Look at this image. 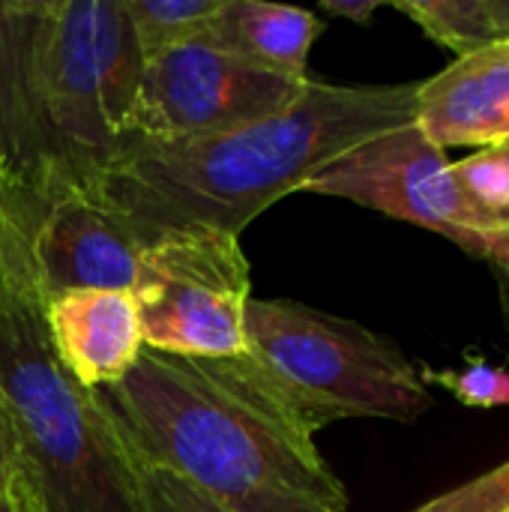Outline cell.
<instances>
[{"mask_svg": "<svg viewBox=\"0 0 509 512\" xmlns=\"http://www.w3.org/2000/svg\"><path fill=\"white\" fill-rule=\"evenodd\" d=\"M420 81L324 84L312 81L282 111L219 135L126 141L93 189L144 249L174 228L243 234L270 204L318 177L360 144L417 123Z\"/></svg>", "mask_w": 509, "mask_h": 512, "instance_id": "6da1fadb", "label": "cell"}, {"mask_svg": "<svg viewBox=\"0 0 509 512\" xmlns=\"http://www.w3.org/2000/svg\"><path fill=\"white\" fill-rule=\"evenodd\" d=\"M159 465L231 512H345L348 492L315 432L249 357L144 348L96 393Z\"/></svg>", "mask_w": 509, "mask_h": 512, "instance_id": "7a4b0ae2", "label": "cell"}, {"mask_svg": "<svg viewBox=\"0 0 509 512\" xmlns=\"http://www.w3.org/2000/svg\"><path fill=\"white\" fill-rule=\"evenodd\" d=\"M144 60L120 0L0 3V171L93 186L126 141Z\"/></svg>", "mask_w": 509, "mask_h": 512, "instance_id": "3957f363", "label": "cell"}, {"mask_svg": "<svg viewBox=\"0 0 509 512\" xmlns=\"http://www.w3.org/2000/svg\"><path fill=\"white\" fill-rule=\"evenodd\" d=\"M33 192L0 171V384L45 512H132L96 396L57 363L33 252Z\"/></svg>", "mask_w": 509, "mask_h": 512, "instance_id": "277c9868", "label": "cell"}, {"mask_svg": "<svg viewBox=\"0 0 509 512\" xmlns=\"http://www.w3.org/2000/svg\"><path fill=\"white\" fill-rule=\"evenodd\" d=\"M246 354L318 435L351 417L414 423L435 399L420 369L384 333L297 300H255Z\"/></svg>", "mask_w": 509, "mask_h": 512, "instance_id": "5b68a950", "label": "cell"}, {"mask_svg": "<svg viewBox=\"0 0 509 512\" xmlns=\"http://www.w3.org/2000/svg\"><path fill=\"white\" fill-rule=\"evenodd\" d=\"M132 297L144 348L177 357L246 354L252 279L243 243L219 228H174L138 252Z\"/></svg>", "mask_w": 509, "mask_h": 512, "instance_id": "8992f818", "label": "cell"}, {"mask_svg": "<svg viewBox=\"0 0 509 512\" xmlns=\"http://www.w3.org/2000/svg\"><path fill=\"white\" fill-rule=\"evenodd\" d=\"M306 84L255 69L195 39L144 63L126 117V141H177L231 132L288 108Z\"/></svg>", "mask_w": 509, "mask_h": 512, "instance_id": "52a82bcc", "label": "cell"}, {"mask_svg": "<svg viewBox=\"0 0 509 512\" xmlns=\"http://www.w3.org/2000/svg\"><path fill=\"white\" fill-rule=\"evenodd\" d=\"M450 162L417 123L390 129L345 153L312 177L303 192L345 198L399 222L435 231L471 258H489V240L462 228Z\"/></svg>", "mask_w": 509, "mask_h": 512, "instance_id": "ba28073f", "label": "cell"}, {"mask_svg": "<svg viewBox=\"0 0 509 512\" xmlns=\"http://www.w3.org/2000/svg\"><path fill=\"white\" fill-rule=\"evenodd\" d=\"M30 252L51 297L78 288L132 291L141 246L93 186L48 180L33 192Z\"/></svg>", "mask_w": 509, "mask_h": 512, "instance_id": "9c48e42d", "label": "cell"}, {"mask_svg": "<svg viewBox=\"0 0 509 512\" xmlns=\"http://www.w3.org/2000/svg\"><path fill=\"white\" fill-rule=\"evenodd\" d=\"M45 330L60 369L87 393L120 384L144 351L132 291L78 288L45 297Z\"/></svg>", "mask_w": 509, "mask_h": 512, "instance_id": "30bf717a", "label": "cell"}, {"mask_svg": "<svg viewBox=\"0 0 509 512\" xmlns=\"http://www.w3.org/2000/svg\"><path fill=\"white\" fill-rule=\"evenodd\" d=\"M417 126L441 147H492L509 138V42L456 57L420 81Z\"/></svg>", "mask_w": 509, "mask_h": 512, "instance_id": "8fae6325", "label": "cell"}, {"mask_svg": "<svg viewBox=\"0 0 509 512\" xmlns=\"http://www.w3.org/2000/svg\"><path fill=\"white\" fill-rule=\"evenodd\" d=\"M321 30L324 21L312 9L267 0H222L201 39L270 75L309 81V51Z\"/></svg>", "mask_w": 509, "mask_h": 512, "instance_id": "7c38bea8", "label": "cell"}, {"mask_svg": "<svg viewBox=\"0 0 509 512\" xmlns=\"http://www.w3.org/2000/svg\"><path fill=\"white\" fill-rule=\"evenodd\" d=\"M96 405L102 411L114 462L129 492L132 512H231L228 507L216 504L213 498H207L204 492H198L195 486H189L183 477H177L165 465H159L153 456H147L129 438V432L120 426V420L111 414V408L99 396H96Z\"/></svg>", "mask_w": 509, "mask_h": 512, "instance_id": "4fadbf2b", "label": "cell"}, {"mask_svg": "<svg viewBox=\"0 0 509 512\" xmlns=\"http://www.w3.org/2000/svg\"><path fill=\"white\" fill-rule=\"evenodd\" d=\"M393 9L456 57L509 42V0H396Z\"/></svg>", "mask_w": 509, "mask_h": 512, "instance_id": "5bb4252c", "label": "cell"}, {"mask_svg": "<svg viewBox=\"0 0 509 512\" xmlns=\"http://www.w3.org/2000/svg\"><path fill=\"white\" fill-rule=\"evenodd\" d=\"M462 228L480 237L509 231V138L447 168Z\"/></svg>", "mask_w": 509, "mask_h": 512, "instance_id": "9a60e30c", "label": "cell"}, {"mask_svg": "<svg viewBox=\"0 0 509 512\" xmlns=\"http://www.w3.org/2000/svg\"><path fill=\"white\" fill-rule=\"evenodd\" d=\"M219 3L222 0H120L144 63L201 39Z\"/></svg>", "mask_w": 509, "mask_h": 512, "instance_id": "2e32d148", "label": "cell"}, {"mask_svg": "<svg viewBox=\"0 0 509 512\" xmlns=\"http://www.w3.org/2000/svg\"><path fill=\"white\" fill-rule=\"evenodd\" d=\"M423 384H438L468 408H509V369L468 360L462 369H420Z\"/></svg>", "mask_w": 509, "mask_h": 512, "instance_id": "e0dca14e", "label": "cell"}, {"mask_svg": "<svg viewBox=\"0 0 509 512\" xmlns=\"http://www.w3.org/2000/svg\"><path fill=\"white\" fill-rule=\"evenodd\" d=\"M411 512H509V462L414 507Z\"/></svg>", "mask_w": 509, "mask_h": 512, "instance_id": "ac0fdd59", "label": "cell"}, {"mask_svg": "<svg viewBox=\"0 0 509 512\" xmlns=\"http://www.w3.org/2000/svg\"><path fill=\"white\" fill-rule=\"evenodd\" d=\"M24 465V453H21V441H18V429H15V417L9 411L3 384H0V495L9 492L15 474Z\"/></svg>", "mask_w": 509, "mask_h": 512, "instance_id": "d6986e66", "label": "cell"}, {"mask_svg": "<svg viewBox=\"0 0 509 512\" xmlns=\"http://www.w3.org/2000/svg\"><path fill=\"white\" fill-rule=\"evenodd\" d=\"M486 264L492 267L495 288H498V303H501V318H504V327L509 330V231L489 237Z\"/></svg>", "mask_w": 509, "mask_h": 512, "instance_id": "ffe728a7", "label": "cell"}, {"mask_svg": "<svg viewBox=\"0 0 509 512\" xmlns=\"http://www.w3.org/2000/svg\"><path fill=\"white\" fill-rule=\"evenodd\" d=\"M321 9L327 15H336V18H348L354 24H369L372 15L381 9L378 0H324Z\"/></svg>", "mask_w": 509, "mask_h": 512, "instance_id": "44dd1931", "label": "cell"}, {"mask_svg": "<svg viewBox=\"0 0 509 512\" xmlns=\"http://www.w3.org/2000/svg\"><path fill=\"white\" fill-rule=\"evenodd\" d=\"M9 501H12V507L15 512H45L42 507V498H39V492L33 489V483H30V477H27V468L21 465V471L15 474V480H12V486H9Z\"/></svg>", "mask_w": 509, "mask_h": 512, "instance_id": "7402d4cb", "label": "cell"}, {"mask_svg": "<svg viewBox=\"0 0 509 512\" xmlns=\"http://www.w3.org/2000/svg\"><path fill=\"white\" fill-rule=\"evenodd\" d=\"M0 512H15L12 501H9V495H0Z\"/></svg>", "mask_w": 509, "mask_h": 512, "instance_id": "603a6c76", "label": "cell"}]
</instances>
